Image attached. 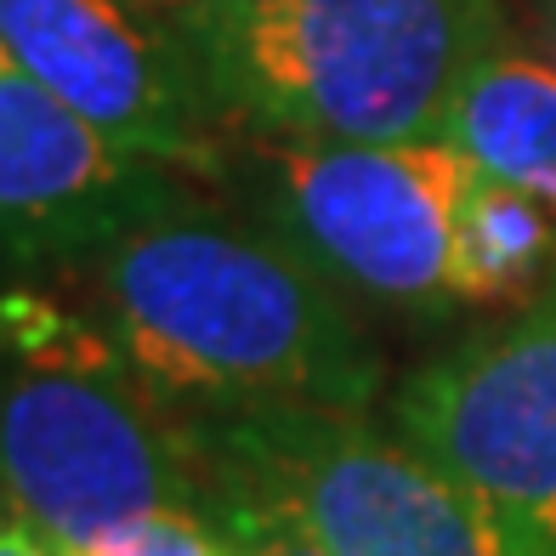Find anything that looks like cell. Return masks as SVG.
Wrapping results in <instances>:
<instances>
[{
  "mask_svg": "<svg viewBox=\"0 0 556 556\" xmlns=\"http://www.w3.org/2000/svg\"><path fill=\"white\" fill-rule=\"evenodd\" d=\"M52 278L176 415L381 397L352 301L250 211L193 188Z\"/></svg>",
  "mask_w": 556,
  "mask_h": 556,
  "instance_id": "6da1fadb",
  "label": "cell"
},
{
  "mask_svg": "<svg viewBox=\"0 0 556 556\" xmlns=\"http://www.w3.org/2000/svg\"><path fill=\"white\" fill-rule=\"evenodd\" d=\"M227 137L432 142L505 46L500 0H165Z\"/></svg>",
  "mask_w": 556,
  "mask_h": 556,
  "instance_id": "7a4b0ae2",
  "label": "cell"
},
{
  "mask_svg": "<svg viewBox=\"0 0 556 556\" xmlns=\"http://www.w3.org/2000/svg\"><path fill=\"white\" fill-rule=\"evenodd\" d=\"M0 500L68 556L160 511H205L188 420L68 295L0 290Z\"/></svg>",
  "mask_w": 556,
  "mask_h": 556,
  "instance_id": "3957f363",
  "label": "cell"
},
{
  "mask_svg": "<svg viewBox=\"0 0 556 556\" xmlns=\"http://www.w3.org/2000/svg\"><path fill=\"white\" fill-rule=\"evenodd\" d=\"M205 489L250 494L330 556H556L369 409L182 415Z\"/></svg>",
  "mask_w": 556,
  "mask_h": 556,
  "instance_id": "277c9868",
  "label": "cell"
},
{
  "mask_svg": "<svg viewBox=\"0 0 556 556\" xmlns=\"http://www.w3.org/2000/svg\"><path fill=\"white\" fill-rule=\"evenodd\" d=\"M477 165L454 142L227 137L216 182L341 295L397 313L454 307V216Z\"/></svg>",
  "mask_w": 556,
  "mask_h": 556,
  "instance_id": "5b68a950",
  "label": "cell"
},
{
  "mask_svg": "<svg viewBox=\"0 0 556 556\" xmlns=\"http://www.w3.org/2000/svg\"><path fill=\"white\" fill-rule=\"evenodd\" d=\"M387 420L556 551V285L517 318L409 369Z\"/></svg>",
  "mask_w": 556,
  "mask_h": 556,
  "instance_id": "8992f818",
  "label": "cell"
},
{
  "mask_svg": "<svg viewBox=\"0 0 556 556\" xmlns=\"http://www.w3.org/2000/svg\"><path fill=\"white\" fill-rule=\"evenodd\" d=\"M0 46L125 154L222 176L227 125L165 0H0Z\"/></svg>",
  "mask_w": 556,
  "mask_h": 556,
  "instance_id": "52a82bcc",
  "label": "cell"
},
{
  "mask_svg": "<svg viewBox=\"0 0 556 556\" xmlns=\"http://www.w3.org/2000/svg\"><path fill=\"white\" fill-rule=\"evenodd\" d=\"M188 182L97 137L0 46V273L29 278L80 262L182 199Z\"/></svg>",
  "mask_w": 556,
  "mask_h": 556,
  "instance_id": "ba28073f",
  "label": "cell"
},
{
  "mask_svg": "<svg viewBox=\"0 0 556 556\" xmlns=\"http://www.w3.org/2000/svg\"><path fill=\"white\" fill-rule=\"evenodd\" d=\"M443 142L556 211V63L505 46L454 103Z\"/></svg>",
  "mask_w": 556,
  "mask_h": 556,
  "instance_id": "9c48e42d",
  "label": "cell"
},
{
  "mask_svg": "<svg viewBox=\"0 0 556 556\" xmlns=\"http://www.w3.org/2000/svg\"><path fill=\"white\" fill-rule=\"evenodd\" d=\"M556 267V211L477 170L454 216V307H489Z\"/></svg>",
  "mask_w": 556,
  "mask_h": 556,
  "instance_id": "30bf717a",
  "label": "cell"
},
{
  "mask_svg": "<svg viewBox=\"0 0 556 556\" xmlns=\"http://www.w3.org/2000/svg\"><path fill=\"white\" fill-rule=\"evenodd\" d=\"M211 522H216L244 556H330L301 522H290L285 511H273V505L250 500V494L211 489Z\"/></svg>",
  "mask_w": 556,
  "mask_h": 556,
  "instance_id": "8fae6325",
  "label": "cell"
},
{
  "mask_svg": "<svg viewBox=\"0 0 556 556\" xmlns=\"http://www.w3.org/2000/svg\"><path fill=\"white\" fill-rule=\"evenodd\" d=\"M86 556H216V522L205 511H160L109 534Z\"/></svg>",
  "mask_w": 556,
  "mask_h": 556,
  "instance_id": "7c38bea8",
  "label": "cell"
},
{
  "mask_svg": "<svg viewBox=\"0 0 556 556\" xmlns=\"http://www.w3.org/2000/svg\"><path fill=\"white\" fill-rule=\"evenodd\" d=\"M0 556H68V551L46 534L40 522H29L23 511H12V505L0 500Z\"/></svg>",
  "mask_w": 556,
  "mask_h": 556,
  "instance_id": "4fadbf2b",
  "label": "cell"
},
{
  "mask_svg": "<svg viewBox=\"0 0 556 556\" xmlns=\"http://www.w3.org/2000/svg\"><path fill=\"white\" fill-rule=\"evenodd\" d=\"M216 556H244V551H239V545H233V540H227L222 528H216Z\"/></svg>",
  "mask_w": 556,
  "mask_h": 556,
  "instance_id": "5bb4252c",
  "label": "cell"
},
{
  "mask_svg": "<svg viewBox=\"0 0 556 556\" xmlns=\"http://www.w3.org/2000/svg\"><path fill=\"white\" fill-rule=\"evenodd\" d=\"M551 58H556V0H551Z\"/></svg>",
  "mask_w": 556,
  "mask_h": 556,
  "instance_id": "9a60e30c",
  "label": "cell"
}]
</instances>
